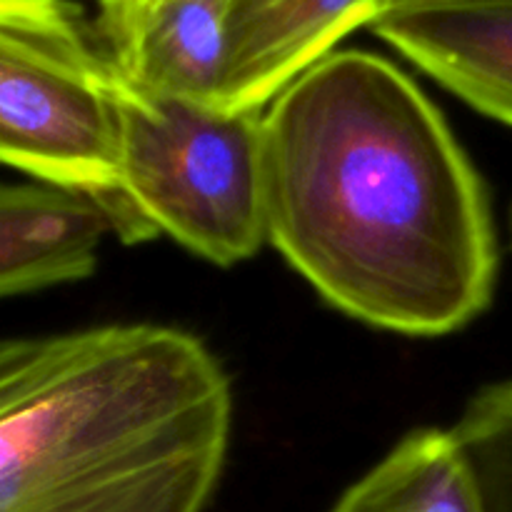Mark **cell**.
Instances as JSON below:
<instances>
[{
    "label": "cell",
    "mask_w": 512,
    "mask_h": 512,
    "mask_svg": "<svg viewBox=\"0 0 512 512\" xmlns=\"http://www.w3.org/2000/svg\"><path fill=\"white\" fill-rule=\"evenodd\" d=\"M405 3H415V0H393V5H390V8H395V5H405Z\"/></svg>",
    "instance_id": "cell-12"
},
{
    "label": "cell",
    "mask_w": 512,
    "mask_h": 512,
    "mask_svg": "<svg viewBox=\"0 0 512 512\" xmlns=\"http://www.w3.org/2000/svg\"><path fill=\"white\" fill-rule=\"evenodd\" d=\"M330 512H483L450 430H415Z\"/></svg>",
    "instance_id": "cell-9"
},
{
    "label": "cell",
    "mask_w": 512,
    "mask_h": 512,
    "mask_svg": "<svg viewBox=\"0 0 512 512\" xmlns=\"http://www.w3.org/2000/svg\"><path fill=\"white\" fill-rule=\"evenodd\" d=\"M393 0H233L215 105L265 110L300 73L353 30L370 28Z\"/></svg>",
    "instance_id": "cell-5"
},
{
    "label": "cell",
    "mask_w": 512,
    "mask_h": 512,
    "mask_svg": "<svg viewBox=\"0 0 512 512\" xmlns=\"http://www.w3.org/2000/svg\"><path fill=\"white\" fill-rule=\"evenodd\" d=\"M375 35L480 113L512 128V0H415Z\"/></svg>",
    "instance_id": "cell-6"
},
{
    "label": "cell",
    "mask_w": 512,
    "mask_h": 512,
    "mask_svg": "<svg viewBox=\"0 0 512 512\" xmlns=\"http://www.w3.org/2000/svg\"><path fill=\"white\" fill-rule=\"evenodd\" d=\"M118 68L78 0H0V165L88 193L118 230Z\"/></svg>",
    "instance_id": "cell-4"
},
{
    "label": "cell",
    "mask_w": 512,
    "mask_h": 512,
    "mask_svg": "<svg viewBox=\"0 0 512 512\" xmlns=\"http://www.w3.org/2000/svg\"><path fill=\"white\" fill-rule=\"evenodd\" d=\"M163 3H170V0H95V5H98L95 23H98L103 40H110Z\"/></svg>",
    "instance_id": "cell-11"
},
{
    "label": "cell",
    "mask_w": 512,
    "mask_h": 512,
    "mask_svg": "<svg viewBox=\"0 0 512 512\" xmlns=\"http://www.w3.org/2000/svg\"><path fill=\"white\" fill-rule=\"evenodd\" d=\"M483 512H512V380L480 390L450 430Z\"/></svg>",
    "instance_id": "cell-10"
},
{
    "label": "cell",
    "mask_w": 512,
    "mask_h": 512,
    "mask_svg": "<svg viewBox=\"0 0 512 512\" xmlns=\"http://www.w3.org/2000/svg\"><path fill=\"white\" fill-rule=\"evenodd\" d=\"M263 113L148 93L118 70L115 235H170L215 265L253 258L268 240Z\"/></svg>",
    "instance_id": "cell-3"
},
{
    "label": "cell",
    "mask_w": 512,
    "mask_h": 512,
    "mask_svg": "<svg viewBox=\"0 0 512 512\" xmlns=\"http://www.w3.org/2000/svg\"><path fill=\"white\" fill-rule=\"evenodd\" d=\"M230 430L228 375L185 330L0 338V512H203Z\"/></svg>",
    "instance_id": "cell-2"
},
{
    "label": "cell",
    "mask_w": 512,
    "mask_h": 512,
    "mask_svg": "<svg viewBox=\"0 0 512 512\" xmlns=\"http://www.w3.org/2000/svg\"><path fill=\"white\" fill-rule=\"evenodd\" d=\"M265 233L345 315L435 338L493 300L488 193L443 113L370 50H333L263 113Z\"/></svg>",
    "instance_id": "cell-1"
},
{
    "label": "cell",
    "mask_w": 512,
    "mask_h": 512,
    "mask_svg": "<svg viewBox=\"0 0 512 512\" xmlns=\"http://www.w3.org/2000/svg\"><path fill=\"white\" fill-rule=\"evenodd\" d=\"M233 0H170L105 40L115 68L148 93L215 105Z\"/></svg>",
    "instance_id": "cell-8"
},
{
    "label": "cell",
    "mask_w": 512,
    "mask_h": 512,
    "mask_svg": "<svg viewBox=\"0 0 512 512\" xmlns=\"http://www.w3.org/2000/svg\"><path fill=\"white\" fill-rule=\"evenodd\" d=\"M113 233L93 195L0 180V300L88 278Z\"/></svg>",
    "instance_id": "cell-7"
}]
</instances>
